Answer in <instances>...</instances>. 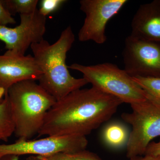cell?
I'll return each mask as SVG.
<instances>
[{"label":"cell","instance_id":"cell-1","mask_svg":"<svg viewBox=\"0 0 160 160\" xmlns=\"http://www.w3.org/2000/svg\"><path fill=\"white\" fill-rule=\"evenodd\" d=\"M122 101L94 87L72 92L46 115L39 136H86L108 121Z\"/></svg>","mask_w":160,"mask_h":160},{"label":"cell","instance_id":"cell-2","mask_svg":"<svg viewBox=\"0 0 160 160\" xmlns=\"http://www.w3.org/2000/svg\"><path fill=\"white\" fill-rule=\"evenodd\" d=\"M75 39L72 27L69 26L63 30L53 44L44 39L30 46L33 57L42 72L39 84L57 101L88 84L83 78L72 77L66 64L67 53Z\"/></svg>","mask_w":160,"mask_h":160},{"label":"cell","instance_id":"cell-3","mask_svg":"<svg viewBox=\"0 0 160 160\" xmlns=\"http://www.w3.org/2000/svg\"><path fill=\"white\" fill-rule=\"evenodd\" d=\"M14 121V133L20 140H30L38 133L46 115L57 100L34 80L19 82L7 92Z\"/></svg>","mask_w":160,"mask_h":160},{"label":"cell","instance_id":"cell-4","mask_svg":"<svg viewBox=\"0 0 160 160\" xmlns=\"http://www.w3.org/2000/svg\"><path fill=\"white\" fill-rule=\"evenodd\" d=\"M69 69L83 74L92 87L130 105L147 100L149 95L135 82L124 69L111 63L85 66L73 63Z\"/></svg>","mask_w":160,"mask_h":160},{"label":"cell","instance_id":"cell-5","mask_svg":"<svg viewBox=\"0 0 160 160\" xmlns=\"http://www.w3.org/2000/svg\"><path fill=\"white\" fill-rule=\"evenodd\" d=\"M130 106L131 112L122 114V119L132 127L126 144L129 159L145 154L149 143L160 136V102L149 95L147 100Z\"/></svg>","mask_w":160,"mask_h":160},{"label":"cell","instance_id":"cell-6","mask_svg":"<svg viewBox=\"0 0 160 160\" xmlns=\"http://www.w3.org/2000/svg\"><path fill=\"white\" fill-rule=\"evenodd\" d=\"M88 144L86 136H46L37 140H18L10 144H0V157L6 155L48 157L59 152L85 150Z\"/></svg>","mask_w":160,"mask_h":160},{"label":"cell","instance_id":"cell-7","mask_svg":"<svg viewBox=\"0 0 160 160\" xmlns=\"http://www.w3.org/2000/svg\"><path fill=\"white\" fill-rule=\"evenodd\" d=\"M127 2V0L80 1V9L86 18L78 33L79 41L104 44L107 40L105 32L107 23Z\"/></svg>","mask_w":160,"mask_h":160},{"label":"cell","instance_id":"cell-8","mask_svg":"<svg viewBox=\"0 0 160 160\" xmlns=\"http://www.w3.org/2000/svg\"><path fill=\"white\" fill-rule=\"evenodd\" d=\"M124 70L131 77L160 78V46L129 36L123 51Z\"/></svg>","mask_w":160,"mask_h":160},{"label":"cell","instance_id":"cell-9","mask_svg":"<svg viewBox=\"0 0 160 160\" xmlns=\"http://www.w3.org/2000/svg\"><path fill=\"white\" fill-rule=\"evenodd\" d=\"M19 25L14 28L0 25V40L7 51L25 55L32 45L44 40L46 32V17L38 9L33 13L20 15Z\"/></svg>","mask_w":160,"mask_h":160},{"label":"cell","instance_id":"cell-10","mask_svg":"<svg viewBox=\"0 0 160 160\" xmlns=\"http://www.w3.org/2000/svg\"><path fill=\"white\" fill-rule=\"evenodd\" d=\"M42 74L31 55H19L8 51L0 55V83L7 89L25 80L39 81Z\"/></svg>","mask_w":160,"mask_h":160},{"label":"cell","instance_id":"cell-11","mask_svg":"<svg viewBox=\"0 0 160 160\" xmlns=\"http://www.w3.org/2000/svg\"><path fill=\"white\" fill-rule=\"evenodd\" d=\"M130 36L138 39L160 42V2L142 5L131 22Z\"/></svg>","mask_w":160,"mask_h":160},{"label":"cell","instance_id":"cell-12","mask_svg":"<svg viewBox=\"0 0 160 160\" xmlns=\"http://www.w3.org/2000/svg\"><path fill=\"white\" fill-rule=\"evenodd\" d=\"M129 135L125 126L120 123H112L104 129L103 139L107 146L118 149L127 144Z\"/></svg>","mask_w":160,"mask_h":160},{"label":"cell","instance_id":"cell-13","mask_svg":"<svg viewBox=\"0 0 160 160\" xmlns=\"http://www.w3.org/2000/svg\"><path fill=\"white\" fill-rule=\"evenodd\" d=\"M15 130L14 121L6 95L5 100L0 104V141L7 142L14 133Z\"/></svg>","mask_w":160,"mask_h":160},{"label":"cell","instance_id":"cell-14","mask_svg":"<svg viewBox=\"0 0 160 160\" xmlns=\"http://www.w3.org/2000/svg\"><path fill=\"white\" fill-rule=\"evenodd\" d=\"M3 5L12 15L33 13L37 10L38 0H3Z\"/></svg>","mask_w":160,"mask_h":160},{"label":"cell","instance_id":"cell-15","mask_svg":"<svg viewBox=\"0 0 160 160\" xmlns=\"http://www.w3.org/2000/svg\"><path fill=\"white\" fill-rule=\"evenodd\" d=\"M132 78L152 98L160 102V78Z\"/></svg>","mask_w":160,"mask_h":160},{"label":"cell","instance_id":"cell-16","mask_svg":"<svg viewBox=\"0 0 160 160\" xmlns=\"http://www.w3.org/2000/svg\"><path fill=\"white\" fill-rule=\"evenodd\" d=\"M45 158L46 160H102L96 154L86 149L74 152H59Z\"/></svg>","mask_w":160,"mask_h":160},{"label":"cell","instance_id":"cell-17","mask_svg":"<svg viewBox=\"0 0 160 160\" xmlns=\"http://www.w3.org/2000/svg\"><path fill=\"white\" fill-rule=\"evenodd\" d=\"M66 2L65 0H42L38 10L41 14L46 17L59 9Z\"/></svg>","mask_w":160,"mask_h":160},{"label":"cell","instance_id":"cell-18","mask_svg":"<svg viewBox=\"0 0 160 160\" xmlns=\"http://www.w3.org/2000/svg\"><path fill=\"white\" fill-rule=\"evenodd\" d=\"M15 20L0 1V25L6 26L8 24H14Z\"/></svg>","mask_w":160,"mask_h":160},{"label":"cell","instance_id":"cell-19","mask_svg":"<svg viewBox=\"0 0 160 160\" xmlns=\"http://www.w3.org/2000/svg\"><path fill=\"white\" fill-rule=\"evenodd\" d=\"M144 155L160 156V141L157 142H152L149 143Z\"/></svg>","mask_w":160,"mask_h":160},{"label":"cell","instance_id":"cell-20","mask_svg":"<svg viewBox=\"0 0 160 160\" xmlns=\"http://www.w3.org/2000/svg\"><path fill=\"white\" fill-rule=\"evenodd\" d=\"M130 160H160V156H153L145 155L143 157L137 156L132 158Z\"/></svg>","mask_w":160,"mask_h":160},{"label":"cell","instance_id":"cell-21","mask_svg":"<svg viewBox=\"0 0 160 160\" xmlns=\"http://www.w3.org/2000/svg\"><path fill=\"white\" fill-rule=\"evenodd\" d=\"M7 90L8 89L0 83V104L5 100Z\"/></svg>","mask_w":160,"mask_h":160},{"label":"cell","instance_id":"cell-22","mask_svg":"<svg viewBox=\"0 0 160 160\" xmlns=\"http://www.w3.org/2000/svg\"><path fill=\"white\" fill-rule=\"evenodd\" d=\"M0 160H20L19 156L15 155H6L0 157Z\"/></svg>","mask_w":160,"mask_h":160},{"label":"cell","instance_id":"cell-23","mask_svg":"<svg viewBox=\"0 0 160 160\" xmlns=\"http://www.w3.org/2000/svg\"><path fill=\"white\" fill-rule=\"evenodd\" d=\"M25 160H46V159L43 157L30 156Z\"/></svg>","mask_w":160,"mask_h":160}]
</instances>
